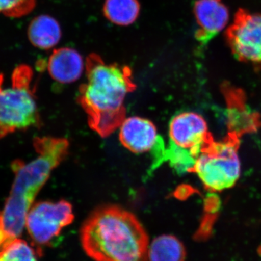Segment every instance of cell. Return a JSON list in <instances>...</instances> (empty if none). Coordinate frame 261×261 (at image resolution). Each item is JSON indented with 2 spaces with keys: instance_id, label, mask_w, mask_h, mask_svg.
Instances as JSON below:
<instances>
[{
  "instance_id": "1",
  "label": "cell",
  "mask_w": 261,
  "mask_h": 261,
  "mask_svg": "<svg viewBox=\"0 0 261 261\" xmlns=\"http://www.w3.org/2000/svg\"><path fill=\"white\" fill-rule=\"evenodd\" d=\"M80 240L94 261H147L148 234L137 216L120 206L93 211L82 225Z\"/></svg>"
},
{
  "instance_id": "2",
  "label": "cell",
  "mask_w": 261,
  "mask_h": 261,
  "mask_svg": "<svg viewBox=\"0 0 261 261\" xmlns=\"http://www.w3.org/2000/svg\"><path fill=\"white\" fill-rule=\"evenodd\" d=\"M87 82L80 89L78 101L87 115L89 126L102 137L119 128L126 118L124 101L136 85L129 67L109 64L96 54L86 62Z\"/></svg>"
},
{
  "instance_id": "3",
  "label": "cell",
  "mask_w": 261,
  "mask_h": 261,
  "mask_svg": "<svg viewBox=\"0 0 261 261\" xmlns=\"http://www.w3.org/2000/svg\"><path fill=\"white\" fill-rule=\"evenodd\" d=\"M34 147L37 154L35 159L29 163L17 161L13 163L14 181L0 211V224L18 237L23 232L27 214L38 193L53 170L66 157L69 142L63 138L37 137Z\"/></svg>"
},
{
  "instance_id": "4",
  "label": "cell",
  "mask_w": 261,
  "mask_h": 261,
  "mask_svg": "<svg viewBox=\"0 0 261 261\" xmlns=\"http://www.w3.org/2000/svg\"><path fill=\"white\" fill-rule=\"evenodd\" d=\"M33 75L30 66L19 65L13 70L11 85L5 88L4 75L0 72V139L39 122Z\"/></svg>"
},
{
  "instance_id": "5",
  "label": "cell",
  "mask_w": 261,
  "mask_h": 261,
  "mask_svg": "<svg viewBox=\"0 0 261 261\" xmlns=\"http://www.w3.org/2000/svg\"><path fill=\"white\" fill-rule=\"evenodd\" d=\"M193 171L204 186L212 191L233 187L241 173L236 146L229 142L207 144L197 158Z\"/></svg>"
},
{
  "instance_id": "6",
  "label": "cell",
  "mask_w": 261,
  "mask_h": 261,
  "mask_svg": "<svg viewBox=\"0 0 261 261\" xmlns=\"http://www.w3.org/2000/svg\"><path fill=\"white\" fill-rule=\"evenodd\" d=\"M73 219V207L68 201H42L33 204L27 214L25 228L33 243L37 247L39 255V247L53 243Z\"/></svg>"
},
{
  "instance_id": "7",
  "label": "cell",
  "mask_w": 261,
  "mask_h": 261,
  "mask_svg": "<svg viewBox=\"0 0 261 261\" xmlns=\"http://www.w3.org/2000/svg\"><path fill=\"white\" fill-rule=\"evenodd\" d=\"M226 41L239 61L261 65V13L239 10L226 31Z\"/></svg>"
},
{
  "instance_id": "8",
  "label": "cell",
  "mask_w": 261,
  "mask_h": 261,
  "mask_svg": "<svg viewBox=\"0 0 261 261\" xmlns=\"http://www.w3.org/2000/svg\"><path fill=\"white\" fill-rule=\"evenodd\" d=\"M170 141L190 149L198 158L208 142L207 123L200 115L183 112L173 117L169 123Z\"/></svg>"
},
{
  "instance_id": "9",
  "label": "cell",
  "mask_w": 261,
  "mask_h": 261,
  "mask_svg": "<svg viewBox=\"0 0 261 261\" xmlns=\"http://www.w3.org/2000/svg\"><path fill=\"white\" fill-rule=\"evenodd\" d=\"M197 23L195 39L205 47L227 25L229 13L222 0H197L194 5Z\"/></svg>"
},
{
  "instance_id": "10",
  "label": "cell",
  "mask_w": 261,
  "mask_h": 261,
  "mask_svg": "<svg viewBox=\"0 0 261 261\" xmlns=\"http://www.w3.org/2000/svg\"><path fill=\"white\" fill-rule=\"evenodd\" d=\"M119 128L122 145L134 153L151 151L159 138L154 123L141 117L125 118Z\"/></svg>"
},
{
  "instance_id": "11",
  "label": "cell",
  "mask_w": 261,
  "mask_h": 261,
  "mask_svg": "<svg viewBox=\"0 0 261 261\" xmlns=\"http://www.w3.org/2000/svg\"><path fill=\"white\" fill-rule=\"evenodd\" d=\"M84 68L82 57L71 48L55 49L47 62V70L53 80L62 84L78 80Z\"/></svg>"
},
{
  "instance_id": "12",
  "label": "cell",
  "mask_w": 261,
  "mask_h": 261,
  "mask_svg": "<svg viewBox=\"0 0 261 261\" xmlns=\"http://www.w3.org/2000/svg\"><path fill=\"white\" fill-rule=\"evenodd\" d=\"M153 163L151 169L154 170L163 163H169L178 174L192 172L195 168L197 157L190 149L184 148L169 141L166 147L164 140L161 136L158 138L153 148L151 149Z\"/></svg>"
},
{
  "instance_id": "13",
  "label": "cell",
  "mask_w": 261,
  "mask_h": 261,
  "mask_svg": "<svg viewBox=\"0 0 261 261\" xmlns=\"http://www.w3.org/2000/svg\"><path fill=\"white\" fill-rule=\"evenodd\" d=\"M27 35L29 42L34 47L49 49L56 47L61 40V25L56 19L49 15H39L29 24Z\"/></svg>"
},
{
  "instance_id": "14",
  "label": "cell",
  "mask_w": 261,
  "mask_h": 261,
  "mask_svg": "<svg viewBox=\"0 0 261 261\" xmlns=\"http://www.w3.org/2000/svg\"><path fill=\"white\" fill-rule=\"evenodd\" d=\"M186 259L185 245L173 235H161L149 243L147 261H186Z\"/></svg>"
},
{
  "instance_id": "15",
  "label": "cell",
  "mask_w": 261,
  "mask_h": 261,
  "mask_svg": "<svg viewBox=\"0 0 261 261\" xmlns=\"http://www.w3.org/2000/svg\"><path fill=\"white\" fill-rule=\"evenodd\" d=\"M104 14L112 23L119 25H128L135 22L140 11L137 0H106Z\"/></svg>"
},
{
  "instance_id": "16",
  "label": "cell",
  "mask_w": 261,
  "mask_h": 261,
  "mask_svg": "<svg viewBox=\"0 0 261 261\" xmlns=\"http://www.w3.org/2000/svg\"><path fill=\"white\" fill-rule=\"evenodd\" d=\"M37 250L20 238L15 239L0 251V261H38Z\"/></svg>"
},
{
  "instance_id": "17",
  "label": "cell",
  "mask_w": 261,
  "mask_h": 261,
  "mask_svg": "<svg viewBox=\"0 0 261 261\" xmlns=\"http://www.w3.org/2000/svg\"><path fill=\"white\" fill-rule=\"evenodd\" d=\"M36 0H0V14L10 18H21L35 8Z\"/></svg>"
}]
</instances>
